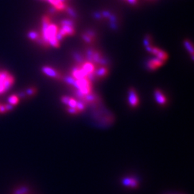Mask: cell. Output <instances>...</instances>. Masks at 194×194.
I'll return each mask as SVG.
<instances>
[{
    "label": "cell",
    "instance_id": "1",
    "mask_svg": "<svg viewBox=\"0 0 194 194\" xmlns=\"http://www.w3.org/2000/svg\"><path fill=\"white\" fill-rule=\"evenodd\" d=\"M59 26L52 21L50 15H45L42 18V29L38 43L45 47L51 46L57 48L60 45L58 37Z\"/></svg>",
    "mask_w": 194,
    "mask_h": 194
},
{
    "label": "cell",
    "instance_id": "2",
    "mask_svg": "<svg viewBox=\"0 0 194 194\" xmlns=\"http://www.w3.org/2000/svg\"><path fill=\"white\" fill-rule=\"evenodd\" d=\"M58 37L60 41L67 37L71 36V35L75 34V23L72 19H63V20H61L60 25H58Z\"/></svg>",
    "mask_w": 194,
    "mask_h": 194
},
{
    "label": "cell",
    "instance_id": "3",
    "mask_svg": "<svg viewBox=\"0 0 194 194\" xmlns=\"http://www.w3.org/2000/svg\"><path fill=\"white\" fill-rule=\"evenodd\" d=\"M145 45L146 47L147 51L151 52L153 56H155V58L160 59V60L163 61L165 63V61L168 60V55L165 51H164L163 50L160 49V48L154 46L152 44L151 39L149 36H147L146 38L145 39Z\"/></svg>",
    "mask_w": 194,
    "mask_h": 194
},
{
    "label": "cell",
    "instance_id": "4",
    "mask_svg": "<svg viewBox=\"0 0 194 194\" xmlns=\"http://www.w3.org/2000/svg\"><path fill=\"white\" fill-rule=\"evenodd\" d=\"M14 83V78L7 71H0V94L10 89Z\"/></svg>",
    "mask_w": 194,
    "mask_h": 194
},
{
    "label": "cell",
    "instance_id": "5",
    "mask_svg": "<svg viewBox=\"0 0 194 194\" xmlns=\"http://www.w3.org/2000/svg\"><path fill=\"white\" fill-rule=\"evenodd\" d=\"M45 1L49 2L55 11L66 12L69 15L73 17L76 16V12H74V10L68 7V5L65 2V0H45Z\"/></svg>",
    "mask_w": 194,
    "mask_h": 194
},
{
    "label": "cell",
    "instance_id": "6",
    "mask_svg": "<svg viewBox=\"0 0 194 194\" xmlns=\"http://www.w3.org/2000/svg\"><path fill=\"white\" fill-rule=\"evenodd\" d=\"M82 40L85 42L86 44L90 45L94 43L96 40V33L94 30L92 29H87L81 35Z\"/></svg>",
    "mask_w": 194,
    "mask_h": 194
},
{
    "label": "cell",
    "instance_id": "7",
    "mask_svg": "<svg viewBox=\"0 0 194 194\" xmlns=\"http://www.w3.org/2000/svg\"><path fill=\"white\" fill-rule=\"evenodd\" d=\"M128 101L130 107L132 108H135L138 106L139 104V97L138 95V93L134 88H131L129 90V95H128Z\"/></svg>",
    "mask_w": 194,
    "mask_h": 194
},
{
    "label": "cell",
    "instance_id": "8",
    "mask_svg": "<svg viewBox=\"0 0 194 194\" xmlns=\"http://www.w3.org/2000/svg\"><path fill=\"white\" fill-rule=\"evenodd\" d=\"M164 63H165V62L160 60V59H158L155 57V58L149 59V60H148V62L147 63V66L149 70L155 71V70H157V69L158 68H160V67L163 66Z\"/></svg>",
    "mask_w": 194,
    "mask_h": 194
},
{
    "label": "cell",
    "instance_id": "9",
    "mask_svg": "<svg viewBox=\"0 0 194 194\" xmlns=\"http://www.w3.org/2000/svg\"><path fill=\"white\" fill-rule=\"evenodd\" d=\"M42 71H43L44 74H45L50 78H53V79H60L62 78L60 73L58 72V71L55 70L54 68H51V67L44 66L42 68Z\"/></svg>",
    "mask_w": 194,
    "mask_h": 194
},
{
    "label": "cell",
    "instance_id": "10",
    "mask_svg": "<svg viewBox=\"0 0 194 194\" xmlns=\"http://www.w3.org/2000/svg\"><path fill=\"white\" fill-rule=\"evenodd\" d=\"M122 183L124 186L132 188H135L139 185L138 180L132 177H126L123 178V180H122Z\"/></svg>",
    "mask_w": 194,
    "mask_h": 194
},
{
    "label": "cell",
    "instance_id": "11",
    "mask_svg": "<svg viewBox=\"0 0 194 194\" xmlns=\"http://www.w3.org/2000/svg\"><path fill=\"white\" fill-rule=\"evenodd\" d=\"M155 97L156 101H157V102L160 105L164 106V105H165L166 104H167V98H166L165 94H163L162 91H160L159 89L155 90Z\"/></svg>",
    "mask_w": 194,
    "mask_h": 194
},
{
    "label": "cell",
    "instance_id": "12",
    "mask_svg": "<svg viewBox=\"0 0 194 194\" xmlns=\"http://www.w3.org/2000/svg\"><path fill=\"white\" fill-rule=\"evenodd\" d=\"M19 102H20V98H19L17 95H16V94L12 95V96H10L9 97V99H8V103L10 104L13 105V106L17 104Z\"/></svg>",
    "mask_w": 194,
    "mask_h": 194
},
{
    "label": "cell",
    "instance_id": "13",
    "mask_svg": "<svg viewBox=\"0 0 194 194\" xmlns=\"http://www.w3.org/2000/svg\"><path fill=\"white\" fill-rule=\"evenodd\" d=\"M28 37L30 40H32V41H37V42H39V40H40V34L38 33H37V32L35 31H31L29 32V33H28Z\"/></svg>",
    "mask_w": 194,
    "mask_h": 194
},
{
    "label": "cell",
    "instance_id": "14",
    "mask_svg": "<svg viewBox=\"0 0 194 194\" xmlns=\"http://www.w3.org/2000/svg\"><path fill=\"white\" fill-rule=\"evenodd\" d=\"M25 94H26L27 96H33L37 93V89L34 87H31L27 88V89L25 91Z\"/></svg>",
    "mask_w": 194,
    "mask_h": 194
},
{
    "label": "cell",
    "instance_id": "15",
    "mask_svg": "<svg viewBox=\"0 0 194 194\" xmlns=\"http://www.w3.org/2000/svg\"><path fill=\"white\" fill-rule=\"evenodd\" d=\"M184 45L185 46V48H187L188 51L191 54L192 57H193V45H192V44L191 43V42L188 41H185L184 43Z\"/></svg>",
    "mask_w": 194,
    "mask_h": 194
},
{
    "label": "cell",
    "instance_id": "16",
    "mask_svg": "<svg viewBox=\"0 0 194 194\" xmlns=\"http://www.w3.org/2000/svg\"><path fill=\"white\" fill-rule=\"evenodd\" d=\"M28 192V188L27 187H21L20 188L14 191V194H26Z\"/></svg>",
    "mask_w": 194,
    "mask_h": 194
},
{
    "label": "cell",
    "instance_id": "17",
    "mask_svg": "<svg viewBox=\"0 0 194 194\" xmlns=\"http://www.w3.org/2000/svg\"><path fill=\"white\" fill-rule=\"evenodd\" d=\"M124 1H125L126 3L130 4V5H136L138 3V0H124Z\"/></svg>",
    "mask_w": 194,
    "mask_h": 194
},
{
    "label": "cell",
    "instance_id": "18",
    "mask_svg": "<svg viewBox=\"0 0 194 194\" xmlns=\"http://www.w3.org/2000/svg\"><path fill=\"white\" fill-rule=\"evenodd\" d=\"M5 105L6 110H7V111H10L12 110V109H13V108H14L13 105L10 104H9V103H8V104H5Z\"/></svg>",
    "mask_w": 194,
    "mask_h": 194
},
{
    "label": "cell",
    "instance_id": "19",
    "mask_svg": "<svg viewBox=\"0 0 194 194\" xmlns=\"http://www.w3.org/2000/svg\"><path fill=\"white\" fill-rule=\"evenodd\" d=\"M6 112H7V110H6L5 105V104L0 105V114H5Z\"/></svg>",
    "mask_w": 194,
    "mask_h": 194
},
{
    "label": "cell",
    "instance_id": "20",
    "mask_svg": "<svg viewBox=\"0 0 194 194\" xmlns=\"http://www.w3.org/2000/svg\"><path fill=\"white\" fill-rule=\"evenodd\" d=\"M0 105H1V104H0Z\"/></svg>",
    "mask_w": 194,
    "mask_h": 194
}]
</instances>
